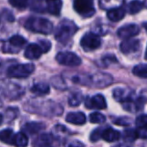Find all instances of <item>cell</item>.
Segmentation results:
<instances>
[{
  "label": "cell",
  "instance_id": "cell-9",
  "mask_svg": "<svg viewBox=\"0 0 147 147\" xmlns=\"http://www.w3.org/2000/svg\"><path fill=\"white\" fill-rule=\"evenodd\" d=\"M139 32L140 30L138 25H136V24H127V25L122 26V27H120L118 29L117 35L120 38L127 40V39H130L131 37H134L137 34H139Z\"/></svg>",
  "mask_w": 147,
  "mask_h": 147
},
{
  "label": "cell",
  "instance_id": "cell-21",
  "mask_svg": "<svg viewBox=\"0 0 147 147\" xmlns=\"http://www.w3.org/2000/svg\"><path fill=\"white\" fill-rule=\"evenodd\" d=\"M31 92L36 95H46L49 93V85L46 83H36L31 87Z\"/></svg>",
  "mask_w": 147,
  "mask_h": 147
},
{
  "label": "cell",
  "instance_id": "cell-5",
  "mask_svg": "<svg viewBox=\"0 0 147 147\" xmlns=\"http://www.w3.org/2000/svg\"><path fill=\"white\" fill-rule=\"evenodd\" d=\"M26 44V39L21 35H14L3 46L2 50L5 53H17Z\"/></svg>",
  "mask_w": 147,
  "mask_h": 147
},
{
  "label": "cell",
  "instance_id": "cell-11",
  "mask_svg": "<svg viewBox=\"0 0 147 147\" xmlns=\"http://www.w3.org/2000/svg\"><path fill=\"white\" fill-rule=\"evenodd\" d=\"M112 83V77L108 74L98 73L96 75L90 77V84L96 87H105Z\"/></svg>",
  "mask_w": 147,
  "mask_h": 147
},
{
  "label": "cell",
  "instance_id": "cell-16",
  "mask_svg": "<svg viewBox=\"0 0 147 147\" xmlns=\"http://www.w3.org/2000/svg\"><path fill=\"white\" fill-rule=\"evenodd\" d=\"M132 95H133L132 92H130V91H128V90H125V89H121V88H116L114 90V92H113V96L115 97V99L123 103L131 100Z\"/></svg>",
  "mask_w": 147,
  "mask_h": 147
},
{
  "label": "cell",
  "instance_id": "cell-17",
  "mask_svg": "<svg viewBox=\"0 0 147 147\" xmlns=\"http://www.w3.org/2000/svg\"><path fill=\"white\" fill-rule=\"evenodd\" d=\"M45 128V125L40 122H28L23 126V131H25L28 134H35L39 131L43 130Z\"/></svg>",
  "mask_w": 147,
  "mask_h": 147
},
{
  "label": "cell",
  "instance_id": "cell-13",
  "mask_svg": "<svg viewBox=\"0 0 147 147\" xmlns=\"http://www.w3.org/2000/svg\"><path fill=\"white\" fill-rule=\"evenodd\" d=\"M140 42L136 39H127L121 42L120 44V50L123 52L124 54H129V53H133L139 49Z\"/></svg>",
  "mask_w": 147,
  "mask_h": 147
},
{
  "label": "cell",
  "instance_id": "cell-28",
  "mask_svg": "<svg viewBox=\"0 0 147 147\" xmlns=\"http://www.w3.org/2000/svg\"><path fill=\"white\" fill-rule=\"evenodd\" d=\"M81 102H82V95L80 93H74V94H72L69 97V100H68V103L73 107L78 106Z\"/></svg>",
  "mask_w": 147,
  "mask_h": 147
},
{
  "label": "cell",
  "instance_id": "cell-10",
  "mask_svg": "<svg viewBox=\"0 0 147 147\" xmlns=\"http://www.w3.org/2000/svg\"><path fill=\"white\" fill-rule=\"evenodd\" d=\"M85 106L88 109H105L107 104L104 96L101 94H97L86 99Z\"/></svg>",
  "mask_w": 147,
  "mask_h": 147
},
{
  "label": "cell",
  "instance_id": "cell-22",
  "mask_svg": "<svg viewBox=\"0 0 147 147\" xmlns=\"http://www.w3.org/2000/svg\"><path fill=\"white\" fill-rule=\"evenodd\" d=\"M28 144V138L23 132H18L15 135L14 145L17 147H26Z\"/></svg>",
  "mask_w": 147,
  "mask_h": 147
},
{
  "label": "cell",
  "instance_id": "cell-18",
  "mask_svg": "<svg viewBox=\"0 0 147 147\" xmlns=\"http://www.w3.org/2000/svg\"><path fill=\"white\" fill-rule=\"evenodd\" d=\"M124 16H125V10L121 7L113 8V9L109 10L108 13H107L108 19L113 22L119 21V20H121L122 18H124Z\"/></svg>",
  "mask_w": 147,
  "mask_h": 147
},
{
  "label": "cell",
  "instance_id": "cell-37",
  "mask_svg": "<svg viewBox=\"0 0 147 147\" xmlns=\"http://www.w3.org/2000/svg\"><path fill=\"white\" fill-rule=\"evenodd\" d=\"M117 147H126V146H123V145H118Z\"/></svg>",
  "mask_w": 147,
  "mask_h": 147
},
{
  "label": "cell",
  "instance_id": "cell-30",
  "mask_svg": "<svg viewBox=\"0 0 147 147\" xmlns=\"http://www.w3.org/2000/svg\"><path fill=\"white\" fill-rule=\"evenodd\" d=\"M100 138H102V129L97 128V129H95L94 131L91 133L90 140L92 142H96V141H98Z\"/></svg>",
  "mask_w": 147,
  "mask_h": 147
},
{
  "label": "cell",
  "instance_id": "cell-23",
  "mask_svg": "<svg viewBox=\"0 0 147 147\" xmlns=\"http://www.w3.org/2000/svg\"><path fill=\"white\" fill-rule=\"evenodd\" d=\"M144 8L143 2H141L140 0H132L129 4H128V10L131 14H135L137 12L141 11Z\"/></svg>",
  "mask_w": 147,
  "mask_h": 147
},
{
  "label": "cell",
  "instance_id": "cell-19",
  "mask_svg": "<svg viewBox=\"0 0 147 147\" xmlns=\"http://www.w3.org/2000/svg\"><path fill=\"white\" fill-rule=\"evenodd\" d=\"M14 132L11 129H3L0 131V141L10 145H14V139H15Z\"/></svg>",
  "mask_w": 147,
  "mask_h": 147
},
{
  "label": "cell",
  "instance_id": "cell-27",
  "mask_svg": "<svg viewBox=\"0 0 147 147\" xmlns=\"http://www.w3.org/2000/svg\"><path fill=\"white\" fill-rule=\"evenodd\" d=\"M89 120H90V122H92V123L101 124L105 121V116L99 112H93L89 115Z\"/></svg>",
  "mask_w": 147,
  "mask_h": 147
},
{
  "label": "cell",
  "instance_id": "cell-38",
  "mask_svg": "<svg viewBox=\"0 0 147 147\" xmlns=\"http://www.w3.org/2000/svg\"><path fill=\"white\" fill-rule=\"evenodd\" d=\"M145 4H146V6H147V0H145Z\"/></svg>",
  "mask_w": 147,
  "mask_h": 147
},
{
  "label": "cell",
  "instance_id": "cell-4",
  "mask_svg": "<svg viewBox=\"0 0 147 147\" xmlns=\"http://www.w3.org/2000/svg\"><path fill=\"white\" fill-rule=\"evenodd\" d=\"M73 7L79 15L83 17H91L95 13L93 0H74Z\"/></svg>",
  "mask_w": 147,
  "mask_h": 147
},
{
  "label": "cell",
  "instance_id": "cell-25",
  "mask_svg": "<svg viewBox=\"0 0 147 147\" xmlns=\"http://www.w3.org/2000/svg\"><path fill=\"white\" fill-rule=\"evenodd\" d=\"M9 3L17 9L23 10L29 6L30 0H9Z\"/></svg>",
  "mask_w": 147,
  "mask_h": 147
},
{
  "label": "cell",
  "instance_id": "cell-20",
  "mask_svg": "<svg viewBox=\"0 0 147 147\" xmlns=\"http://www.w3.org/2000/svg\"><path fill=\"white\" fill-rule=\"evenodd\" d=\"M102 138L107 142H114L117 141L120 138V133L112 128H106L102 131Z\"/></svg>",
  "mask_w": 147,
  "mask_h": 147
},
{
  "label": "cell",
  "instance_id": "cell-35",
  "mask_svg": "<svg viewBox=\"0 0 147 147\" xmlns=\"http://www.w3.org/2000/svg\"><path fill=\"white\" fill-rule=\"evenodd\" d=\"M143 27L145 28V30L147 31V22H146V23H143Z\"/></svg>",
  "mask_w": 147,
  "mask_h": 147
},
{
  "label": "cell",
  "instance_id": "cell-14",
  "mask_svg": "<svg viewBox=\"0 0 147 147\" xmlns=\"http://www.w3.org/2000/svg\"><path fill=\"white\" fill-rule=\"evenodd\" d=\"M66 121L75 125H83L86 121V116L83 112H70L66 116Z\"/></svg>",
  "mask_w": 147,
  "mask_h": 147
},
{
  "label": "cell",
  "instance_id": "cell-6",
  "mask_svg": "<svg viewBox=\"0 0 147 147\" xmlns=\"http://www.w3.org/2000/svg\"><path fill=\"white\" fill-rule=\"evenodd\" d=\"M80 44L85 51H92L100 47L101 39L98 35L94 34L92 32H88L82 37Z\"/></svg>",
  "mask_w": 147,
  "mask_h": 147
},
{
  "label": "cell",
  "instance_id": "cell-34",
  "mask_svg": "<svg viewBox=\"0 0 147 147\" xmlns=\"http://www.w3.org/2000/svg\"><path fill=\"white\" fill-rule=\"evenodd\" d=\"M2 121H3V116H2V115H1V114H0V125H1Z\"/></svg>",
  "mask_w": 147,
  "mask_h": 147
},
{
  "label": "cell",
  "instance_id": "cell-1",
  "mask_svg": "<svg viewBox=\"0 0 147 147\" xmlns=\"http://www.w3.org/2000/svg\"><path fill=\"white\" fill-rule=\"evenodd\" d=\"M26 29L33 32L48 35L52 32L53 25L48 19L42 17H30L26 20L24 24Z\"/></svg>",
  "mask_w": 147,
  "mask_h": 147
},
{
  "label": "cell",
  "instance_id": "cell-8",
  "mask_svg": "<svg viewBox=\"0 0 147 147\" xmlns=\"http://www.w3.org/2000/svg\"><path fill=\"white\" fill-rule=\"evenodd\" d=\"M34 147H60V141L49 133L41 134L34 141Z\"/></svg>",
  "mask_w": 147,
  "mask_h": 147
},
{
  "label": "cell",
  "instance_id": "cell-32",
  "mask_svg": "<svg viewBox=\"0 0 147 147\" xmlns=\"http://www.w3.org/2000/svg\"><path fill=\"white\" fill-rule=\"evenodd\" d=\"M131 120L129 118L126 117H122V118H117V119L114 120V123L117 124V125H122V126H127L130 124Z\"/></svg>",
  "mask_w": 147,
  "mask_h": 147
},
{
  "label": "cell",
  "instance_id": "cell-31",
  "mask_svg": "<svg viewBox=\"0 0 147 147\" xmlns=\"http://www.w3.org/2000/svg\"><path fill=\"white\" fill-rule=\"evenodd\" d=\"M40 45V47L42 48L43 52H48L51 48V43L48 40H40L38 43Z\"/></svg>",
  "mask_w": 147,
  "mask_h": 147
},
{
  "label": "cell",
  "instance_id": "cell-2",
  "mask_svg": "<svg viewBox=\"0 0 147 147\" xmlns=\"http://www.w3.org/2000/svg\"><path fill=\"white\" fill-rule=\"evenodd\" d=\"M77 26L69 20H63L59 23L55 30V38L59 42L68 41L77 31Z\"/></svg>",
  "mask_w": 147,
  "mask_h": 147
},
{
  "label": "cell",
  "instance_id": "cell-24",
  "mask_svg": "<svg viewBox=\"0 0 147 147\" xmlns=\"http://www.w3.org/2000/svg\"><path fill=\"white\" fill-rule=\"evenodd\" d=\"M133 74L138 77H147V64H138L133 68Z\"/></svg>",
  "mask_w": 147,
  "mask_h": 147
},
{
  "label": "cell",
  "instance_id": "cell-7",
  "mask_svg": "<svg viewBox=\"0 0 147 147\" xmlns=\"http://www.w3.org/2000/svg\"><path fill=\"white\" fill-rule=\"evenodd\" d=\"M56 61L61 65L70 66V67H74L81 64L80 57L73 52H59L56 55Z\"/></svg>",
  "mask_w": 147,
  "mask_h": 147
},
{
  "label": "cell",
  "instance_id": "cell-29",
  "mask_svg": "<svg viewBox=\"0 0 147 147\" xmlns=\"http://www.w3.org/2000/svg\"><path fill=\"white\" fill-rule=\"evenodd\" d=\"M136 125L139 129L147 128V115H140L136 118Z\"/></svg>",
  "mask_w": 147,
  "mask_h": 147
},
{
  "label": "cell",
  "instance_id": "cell-15",
  "mask_svg": "<svg viewBox=\"0 0 147 147\" xmlns=\"http://www.w3.org/2000/svg\"><path fill=\"white\" fill-rule=\"evenodd\" d=\"M62 8L61 0H46V10L52 15H59Z\"/></svg>",
  "mask_w": 147,
  "mask_h": 147
},
{
  "label": "cell",
  "instance_id": "cell-3",
  "mask_svg": "<svg viewBox=\"0 0 147 147\" xmlns=\"http://www.w3.org/2000/svg\"><path fill=\"white\" fill-rule=\"evenodd\" d=\"M35 67L33 64H16L7 69V76L11 78H26L33 73Z\"/></svg>",
  "mask_w": 147,
  "mask_h": 147
},
{
  "label": "cell",
  "instance_id": "cell-26",
  "mask_svg": "<svg viewBox=\"0 0 147 147\" xmlns=\"http://www.w3.org/2000/svg\"><path fill=\"white\" fill-rule=\"evenodd\" d=\"M138 132L136 130H133V129H128L124 132V140L127 142H133L136 140V138H138Z\"/></svg>",
  "mask_w": 147,
  "mask_h": 147
},
{
  "label": "cell",
  "instance_id": "cell-33",
  "mask_svg": "<svg viewBox=\"0 0 147 147\" xmlns=\"http://www.w3.org/2000/svg\"><path fill=\"white\" fill-rule=\"evenodd\" d=\"M67 147H84V145L80 141H72L68 144Z\"/></svg>",
  "mask_w": 147,
  "mask_h": 147
},
{
  "label": "cell",
  "instance_id": "cell-12",
  "mask_svg": "<svg viewBox=\"0 0 147 147\" xmlns=\"http://www.w3.org/2000/svg\"><path fill=\"white\" fill-rule=\"evenodd\" d=\"M42 53H43V50L40 47V45L36 44V43H30V44L25 48L24 56H25V58H27V59L35 60V59H38L39 57L41 56Z\"/></svg>",
  "mask_w": 147,
  "mask_h": 147
},
{
  "label": "cell",
  "instance_id": "cell-36",
  "mask_svg": "<svg viewBox=\"0 0 147 147\" xmlns=\"http://www.w3.org/2000/svg\"><path fill=\"white\" fill-rule=\"evenodd\" d=\"M145 59L147 60V48H146V52H145Z\"/></svg>",
  "mask_w": 147,
  "mask_h": 147
}]
</instances>
